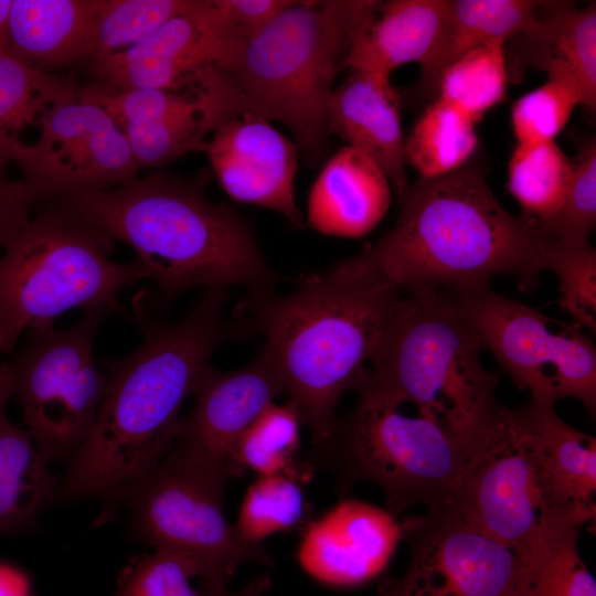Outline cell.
Masks as SVG:
<instances>
[{"label": "cell", "instance_id": "cell-20", "mask_svg": "<svg viewBox=\"0 0 596 596\" xmlns=\"http://www.w3.org/2000/svg\"><path fill=\"white\" fill-rule=\"evenodd\" d=\"M104 0H12L6 52L46 73L88 67Z\"/></svg>", "mask_w": 596, "mask_h": 596}, {"label": "cell", "instance_id": "cell-45", "mask_svg": "<svg viewBox=\"0 0 596 596\" xmlns=\"http://www.w3.org/2000/svg\"><path fill=\"white\" fill-rule=\"evenodd\" d=\"M118 596H126V595H125V594H123V593H119V595H118Z\"/></svg>", "mask_w": 596, "mask_h": 596}, {"label": "cell", "instance_id": "cell-44", "mask_svg": "<svg viewBox=\"0 0 596 596\" xmlns=\"http://www.w3.org/2000/svg\"><path fill=\"white\" fill-rule=\"evenodd\" d=\"M11 0H0V52H6Z\"/></svg>", "mask_w": 596, "mask_h": 596}, {"label": "cell", "instance_id": "cell-27", "mask_svg": "<svg viewBox=\"0 0 596 596\" xmlns=\"http://www.w3.org/2000/svg\"><path fill=\"white\" fill-rule=\"evenodd\" d=\"M25 429L0 411V534L30 530L52 502L56 477Z\"/></svg>", "mask_w": 596, "mask_h": 596}, {"label": "cell", "instance_id": "cell-28", "mask_svg": "<svg viewBox=\"0 0 596 596\" xmlns=\"http://www.w3.org/2000/svg\"><path fill=\"white\" fill-rule=\"evenodd\" d=\"M572 175L573 161L555 140L517 145L508 164V190L520 204L521 216L543 232L560 211Z\"/></svg>", "mask_w": 596, "mask_h": 596}, {"label": "cell", "instance_id": "cell-1", "mask_svg": "<svg viewBox=\"0 0 596 596\" xmlns=\"http://www.w3.org/2000/svg\"><path fill=\"white\" fill-rule=\"evenodd\" d=\"M224 288L206 289L181 319L153 313V297L134 299L142 341L128 356L108 363L94 425L70 459L53 502L118 500L172 447L179 412L210 366L214 351L235 332L224 316Z\"/></svg>", "mask_w": 596, "mask_h": 596}, {"label": "cell", "instance_id": "cell-3", "mask_svg": "<svg viewBox=\"0 0 596 596\" xmlns=\"http://www.w3.org/2000/svg\"><path fill=\"white\" fill-rule=\"evenodd\" d=\"M60 202L130 246L160 302L192 288L270 290L276 280L244 219L210 201L200 180L158 172Z\"/></svg>", "mask_w": 596, "mask_h": 596}, {"label": "cell", "instance_id": "cell-23", "mask_svg": "<svg viewBox=\"0 0 596 596\" xmlns=\"http://www.w3.org/2000/svg\"><path fill=\"white\" fill-rule=\"evenodd\" d=\"M549 2L532 0H448L438 35L421 65L418 95L437 92L441 74L453 63L496 40L528 31Z\"/></svg>", "mask_w": 596, "mask_h": 596}, {"label": "cell", "instance_id": "cell-18", "mask_svg": "<svg viewBox=\"0 0 596 596\" xmlns=\"http://www.w3.org/2000/svg\"><path fill=\"white\" fill-rule=\"evenodd\" d=\"M402 525L389 510L344 499L309 523L297 560L312 578L330 586H354L371 581L389 564Z\"/></svg>", "mask_w": 596, "mask_h": 596}, {"label": "cell", "instance_id": "cell-16", "mask_svg": "<svg viewBox=\"0 0 596 596\" xmlns=\"http://www.w3.org/2000/svg\"><path fill=\"white\" fill-rule=\"evenodd\" d=\"M203 152L232 200L276 211L295 227L306 225L294 188L298 148L269 120L238 115L211 135Z\"/></svg>", "mask_w": 596, "mask_h": 596}, {"label": "cell", "instance_id": "cell-10", "mask_svg": "<svg viewBox=\"0 0 596 596\" xmlns=\"http://www.w3.org/2000/svg\"><path fill=\"white\" fill-rule=\"evenodd\" d=\"M449 505L469 525L518 555L555 528L583 525L558 503L523 407L500 405L491 425L469 448Z\"/></svg>", "mask_w": 596, "mask_h": 596}, {"label": "cell", "instance_id": "cell-40", "mask_svg": "<svg viewBox=\"0 0 596 596\" xmlns=\"http://www.w3.org/2000/svg\"><path fill=\"white\" fill-rule=\"evenodd\" d=\"M291 0H215L222 17L243 43L270 22Z\"/></svg>", "mask_w": 596, "mask_h": 596}, {"label": "cell", "instance_id": "cell-22", "mask_svg": "<svg viewBox=\"0 0 596 596\" xmlns=\"http://www.w3.org/2000/svg\"><path fill=\"white\" fill-rule=\"evenodd\" d=\"M448 0L376 1L354 33L342 68L390 76L397 67L421 64L445 19Z\"/></svg>", "mask_w": 596, "mask_h": 596}, {"label": "cell", "instance_id": "cell-19", "mask_svg": "<svg viewBox=\"0 0 596 596\" xmlns=\"http://www.w3.org/2000/svg\"><path fill=\"white\" fill-rule=\"evenodd\" d=\"M328 120L330 134L383 170L398 199L407 192L400 95L390 76L352 71L332 93Z\"/></svg>", "mask_w": 596, "mask_h": 596}, {"label": "cell", "instance_id": "cell-2", "mask_svg": "<svg viewBox=\"0 0 596 596\" xmlns=\"http://www.w3.org/2000/svg\"><path fill=\"white\" fill-rule=\"evenodd\" d=\"M398 294L364 248L287 295L249 291L238 305L241 323L265 337L310 444L327 435L341 396L355 390Z\"/></svg>", "mask_w": 596, "mask_h": 596}, {"label": "cell", "instance_id": "cell-9", "mask_svg": "<svg viewBox=\"0 0 596 596\" xmlns=\"http://www.w3.org/2000/svg\"><path fill=\"white\" fill-rule=\"evenodd\" d=\"M227 479L174 440L170 450L119 497L129 510L130 533L155 549L179 553L195 566L210 593L226 590L238 566H272L264 545H249L225 515Z\"/></svg>", "mask_w": 596, "mask_h": 596}, {"label": "cell", "instance_id": "cell-24", "mask_svg": "<svg viewBox=\"0 0 596 596\" xmlns=\"http://www.w3.org/2000/svg\"><path fill=\"white\" fill-rule=\"evenodd\" d=\"M530 64L574 85L582 106H596V7L556 9L520 34Z\"/></svg>", "mask_w": 596, "mask_h": 596}, {"label": "cell", "instance_id": "cell-6", "mask_svg": "<svg viewBox=\"0 0 596 596\" xmlns=\"http://www.w3.org/2000/svg\"><path fill=\"white\" fill-rule=\"evenodd\" d=\"M375 3L292 1L244 41L223 70L247 113L286 126L309 166L327 150L333 81Z\"/></svg>", "mask_w": 596, "mask_h": 596}, {"label": "cell", "instance_id": "cell-37", "mask_svg": "<svg viewBox=\"0 0 596 596\" xmlns=\"http://www.w3.org/2000/svg\"><path fill=\"white\" fill-rule=\"evenodd\" d=\"M596 221V142L587 139L573 161V175L560 211L544 228L552 241L583 246Z\"/></svg>", "mask_w": 596, "mask_h": 596}, {"label": "cell", "instance_id": "cell-5", "mask_svg": "<svg viewBox=\"0 0 596 596\" xmlns=\"http://www.w3.org/2000/svg\"><path fill=\"white\" fill-rule=\"evenodd\" d=\"M400 296L355 390L359 398L398 408L411 402L470 448L500 404L497 375L481 343L438 289Z\"/></svg>", "mask_w": 596, "mask_h": 596}, {"label": "cell", "instance_id": "cell-30", "mask_svg": "<svg viewBox=\"0 0 596 596\" xmlns=\"http://www.w3.org/2000/svg\"><path fill=\"white\" fill-rule=\"evenodd\" d=\"M579 528L545 533L519 556L517 596H596V582L579 556Z\"/></svg>", "mask_w": 596, "mask_h": 596}, {"label": "cell", "instance_id": "cell-39", "mask_svg": "<svg viewBox=\"0 0 596 596\" xmlns=\"http://www.w3.org/2000/svg\"><path fill=\"white\" fill-rule=\"evenodd\" d=\"M194 564L185 556L162 549L138 558L124 575L120 593L126 596H211L194 589Z\"/></svg>", "mask_w": 596, "mask_h": 596}, {"label": "cell", "instance_id": "cell-15", "mask_svg": "<svg viewBox=\"0 0 596 596\" xmlns=\"http://www.w3.org/2000/svg\"><path fill=\"white\" fill-rule=\"evenodd\" d=\"M241 44L215 0H190L149 38L87 70L92 85L108 93L174 88L209 67L223 71Z\"/></svg>", "mask_w": 596, "mask_h": 596}, {"label": "cell", "instance_id": "cell-26", "mask_svg": "<svg viewBox=\"0 0 596 596\" xmlns=\"http://www.w3.org/2000/svg\"><path fill=\"white\" fill-rule=\"evenodd\" d=\"M78 89L71 77L36 71L0 52V172L31 143L28 134L36 139L51 114Z\"/></svg>", "mask_w": 596, "mask_h": 596}, {"label": "cell", "instance_id": "cell-43", "mask_svg": "<svg viewBox=\"0 0 596 596\" xmlns=\"http://www.w3.org/2000/svg\"><path fill=\"white\" fill-rule=\"evenodd\" d=\"M269 584L270 579L267 576H259L236 593H231L227 589L219 593H209L211 596H265L269 589Z\"/></svg>", "mask_w": 596, "mask_h": 596}, {"label": "cell", "instance_id": "cell-29", "mask_svg": "<svg viewBox=\"0 0 596 596\" xmlns=\"http://www.w3.org/2000/svg\"><path fill=\"white\" fill-rule=\"evenodd\" d=\"M477 147L476 123L456 107L436 98L405 139L404 160L422 180L432 179L467 164Z\"/></svg>", "mask_w": 596, "mask_h": 596}, {"label": "cell", "instance_id": "cell-17", "mask_svg": "<svg viewBox=\"0 0 596 596\" xmlns=\"http://www.w3.org/2000/svg\"><path fill=\"white\" fill-rule=\"evenodd\" d=\"M194 394V406L180 418L175 440L226 479L237 477L233 451L240 436L277 396L286 394L274 362L262 349L236 370L223 372L210 365Z\"/></svg>", "mask_w": 596, "mask_h": 596}, {"label": "cell", "instance_id": "cell-33", "mask_svg": "<svg viewBox=\"0 0 596 596\" xmlns=\"http://www.w3.org/2000/svg\"><path fill=\"white\" fill-rule=\"evenodd\" d=\"M505 40L469 52L441 74L436 98L456 107L476 124L505 96Z\"/></svg>", "mask_w": 596, "mask_h": 596}, {"label": "cell", "instance_id": "cell-13", "mask_svg": "<svg viewBox=\"0 0 596 596\" xmlns=\"http://www.w3.org/2000/svg\"><path fill=\"white\" fill-rule=\"evenodd\" d=\"M14 162L40 202L108 190L136 178L140 169L124 131L81 89L51 114Z\"/></svg>", "mask_w": 596, "mask_h": 596}, {"label": "cell", "instance_id": "cell-14", "mask_svg": "<svg viewBox=\"0 0 596 596\" xmlns=\"http://www.w3.org/2000/svg\"><path fill=\"white\" fill-rule=\"evenodd\" d=\"M409 560L381 596H517L520 560L510 547L469 525L449 504L401 522Z\"/></svg>", "mask_w": 596, "mask_h": 596}, {"label": "cell", "instance_id": "cell-38", "mask_svg": "<svg viewBox=\"0 0 596 596\" xmlns=\"http://www.w3.org/2000/svg\"><path fill=\"white\" fill-rule=\"evenodd\" d=\"M547 269L558 278L560 305L574 323L596 331V252L588 243L566 246L553 241Z\"/></svg>", "mask_w": 596, "mask_h": 596}, {"label": "cell", "instance_id": "cell-12", "mask_svg": "<svg viewBox=\"0 0 596 596\" xmlns=\"http://www.w3.org/2000/svg\"><path fill=\"white\" fill-rule=\"evenodd\" d=\"M109 315L93 308L67 329L30 330L9 360L22 422L47 464L71 459L94 425L106 385L94 339Z\"/></svg>", "mask_w": 596, "mask_h": 596}, {"label": "cell", "instance_id": "cell-42", "mask_svg": "<svg viewBox=\"0 0 596 596\" xmlns=\"http://www.w3.org/2000/svg\"><path fill=\"white\" fill-rule=\"evenodd\" d=\"M15 393V377L9 363H0V411H4L8 398Z\"/></svg>", "mask_w": 596, "mask_h": 596}, {"label": "cell", "instance_id": "cell-7", "mask_svg": "<svg viewBox=\"0 0 596 596\" xmlns=\"http://www.w3.org/2000/svg\"><path fill=\"white\" fill-rule=\"evenodd\" d=\"M113 247L62 202L35 212L0 254V352L12 350L23 331L54 328L72 308L119 310L118 294L147 274L137 260H111Z\"/></svg>", "mask_w": 596, "mask_h": 596}, {"label": "cell", "instance_id": "cell-34", "mask_svg": "<svg viewBox=\"0 0 596 596\" xmlns=\"http://www.w3.org/2000/svg\"><path fill=\"white\" fill-rule=\"evenodd\" d=\"M236 116L219 108L171 120L128 123L120 129L139 168H160L189 152H203L211 135Z\"/></svg>", "mask_w": 596, "mask_h": 596}, {"label": "cell", "instance_id": "cell-8", "mask_svg": "<svg viewBox=\"0 0 596 596\" xmlns=\"http://www.w3.org/2000/svg\"><path fill=\"white\" fill-rule=\"evenodd\" d=\"M467 455L434 419L408 417L396 407L359 398L349 414L336 417L321 440L310 444L306 464L331 473L340 497L358 481L375 483L395 515L416 504H449Z\"/></svg>", "mask_w": 596, "mask_h": 596}, {"label": "cell", "instance_id": "cell-25", "mask_svg": "<svg viewBox=\"0 0 596 596\" xmlns=\"http://www.w3.org/2000/svg\"><path fill=\"white\" fill-rule=\"evenodd\" d=\"M523 409L541 447L558 503L583 523L594 520L595 438L566 424L554 404L530 400Z\"/></svg>", "mask_w": 596, "mask_h": 596}, {"label": "cell", "instance_id": "cell-4", "mask_svg": "<svg viewBox=\"0 0 596 596\" xmlns=\"http://www.w3.org/2000/svg\"><path fill=\"white\" fill-rule=\"evenodd\" d=\"M398 204L393 227L365 247L398 291L489 283L497 274L529 286L547 269L553 241L510 214L476 164L421 179Z\"/></svg>", "mask_w": 596, "mask_h": 596}, {"label": "cell", "instance_id": "cell-36", "mask_svg": "<svg viewBox=\"0 0 596 596\" xmlns=\"http://www.w3.org/2000/svg\"><path fill=\"white\" fill-rule=\"evenodd\" d=\"M582 104L577 88L558 78H547L528 92L511 107V125L517 145L531 146L554 141L574 108Z\"/></svg>", "mask_w": 596, "mask_h": 596}, {"label": "cell", "instance_id": "cell-11", "mask_svg": "<svg viewBox=\"0 0 596 596\" xmlns=\"http://www.w3.org/2000/svg\"><path fill=\"white\" fill-rule=\"evenodd\" d=\"M500 366L531 400L563 397L596 408V348L576 323L560 331L540 310L493 291L489 283L439 290Z\"/></svg>", "mask_w": 596, "mask_h": 596}, {"label": "cell", "instance_id": "cell-31", "mask_svg": "<svg viewBox=\"0 0 596 596\" xmlns=\"http://www.w3.org/2000/svg\"><path fill=\"white\" fill-rule=\"evenodd\" d=\"M301 418L291 402L267 406L240 436L233 451L236 476L285 473L301 479L309 466L298 458Z\"/></svg>", "mask_w": 596, "mask_h": 596}, {"label": "cell", "instance_id": "cell-32", "mask_svg": "<svg viewBox=\"0 0 596 596\" xmlns=\"http://www.w3.org/2000/svg\"><path fill=\"white\" fill-rule=\"evenodd\" d=\"M308 515L299 478L258 476L244 494L234 528L244 543L257 546L273 534L305 529Z\"/></svg>", "mask_w": 596, "mask_h": 596}, {"label": "cell", "instance_id": "cell-21", "mask_svg": "<svg viewBox=\"0 0 596 596\" xmlns=\"http://www.w3.org/2000/svg\"><path fill=\"white\" fill-rule=\"evenodd\" d=\"M391 184L361 151L344 146L323 164L307 199L306 225L323 235L360 238L384 217Z\"/></svg>", "mask_w": 596, "mask_h": 596}, {"label": "cell", "instance_id": "cell-41", "mask_svg": "<svg viewBox=\"0 0 596 596\" xmlns=\"http://www.w3.org/2000/svg\"><path fill=\"white\" fill-rule=\"evenodd\" d=\"M40 203L23 181L0 172V253L10 238L30 220Z\"/></svg>", "mask_w": 596, "mask_h": 596}, {"label": "cell", "instance_id": "cell-35", "mask_svg": "<svg viewBox=\"0 0 596 596\" xmlns=\"http://www.w3.org/2000/svg\"><path fill=\"white\" fill-rule=\"evenodd\" d=\"M189 1L104 0L96 22L89 66L146 40L183 11Z\"/></svg>", "mask_w": 596, "mask_h": 596}]
</instances>
